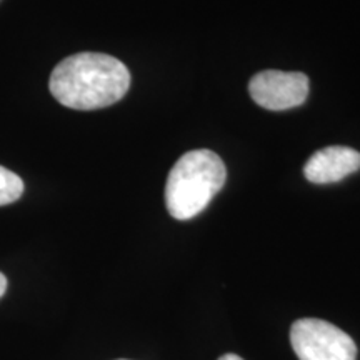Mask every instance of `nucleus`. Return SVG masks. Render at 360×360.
<instances>
[{"label":"nucleus","instance_id":"obj_1","mask_svg":"<svg viewBox=\"0 0 360 360\" xmlns=\"http://www.w3.org/2000/svg\"><path fill=\"white\" fill-rule=\"evenodd\" d=\"M130 87V72L119 58L98 52H80L58 62L49 89L58 103L75 110L114 105Z\"/></svg>","mask_w":360,"mask_h":360},{"label":"nucleus","instance_id":"obj_2","mask_svg":"<svg viewBox=\"0 0 360 360\" xmlns=\"http://www.w3.org/2000/svg\"><path fill=\"white\" fill-rule=\"evenodd\" d=\"M227 179L224 160L212 150L200 148L184 154L170 170L165 184V205L177 220L199 215L217 195Z\"/></svg>","mask_w":360,"mask_h":360},{"label":"nucleus","instance_id":"obj_3","mask_svg":"<svg viewBox=\"0 0 360 360\" xmlns=\"http://www.w3.org/2000/svg\"><path fill=\"white\" fill-rule=\"evenodd\" d=\"M290 344L299 360H355L357 345L347 332L322 319H299L290 327Z\"/></svg>","mask_w":360,"mask_h":360},{"label":"nucleus","instance_id":"obj_4","mask_svg":"<svg viewBox=\"0 0 360 360\" xmlns=\"http://www.w3.org/2000/svg\"><path fill=\"white\" fill-rule=\"evenodd\" d=\"M250 97L267 110H287L302 105L309 96V79L300 72L265 70L249 84Z\"/></svg>","mask_w":360,"mask_h":360},{"label":"nucleus","instance_id":"obj_5","mask_svg":"<svg viewBox=\"0 0 360 360\" xmlns=\"http://www.w3.org/2000/svg\"><path fill=\"white\" fill-rule=\"evenodd\" d=\"M360 169V152L344 146H330L310 155L304 175L312 184H334Z\"/></svg>","mask_w":360,"mask_h":360},{"label":"nucleus","instance_id":"obj_6","mask_svg":"<svg viewBox=\"0 0 360 360\" xmlns=\"http://www.w3.org/2000/svg\"><path fill=\"white\" fill-rule=\"evenodd\" d=\"M24 193V182L12 170L0 165V207L17 202Z\"/></svg>","mask_w":360,"mask_h":360},{"label":"nucleus","instance_id":"obj_7","mask_svg":"<svg viewBox=\"0 0 360 360\" xmlns=\"http://www.w3.org/2000/svg\"><path fill=\"white\" fill-rule=\"evenodd\" d=\"M6 290H7V278L2 272H0V299H2L4 294H6Z\"/></svg>","mask_w":360,"mask_h":360},{"label":"nucleus","instance_id":"obj_8","mask_svg":"<svg viewBox=\"0 0 360 360\" xmlns=\"http://www.w3.org/2000/svg\"><path fill=\"white\" fill-rule=\"evenodd\" d=\"M219 360H244V359L238 357V355H236V354H225Z\"/></svg>","mask_w":360,"mask_h":360},{"label":"nucleus","instance_id":"obj_9","mask_svg":"<svg viewBox=\"0 0 360 360\" xmlns=\"http://www.w3.org/2000/svg\"><path fill=\"white\" fill-rule=\"evenodd\" d=\"M119 360H127V359H119Z\"/></svg>","mask_w":360,"mask_h":360}]
</instances>
